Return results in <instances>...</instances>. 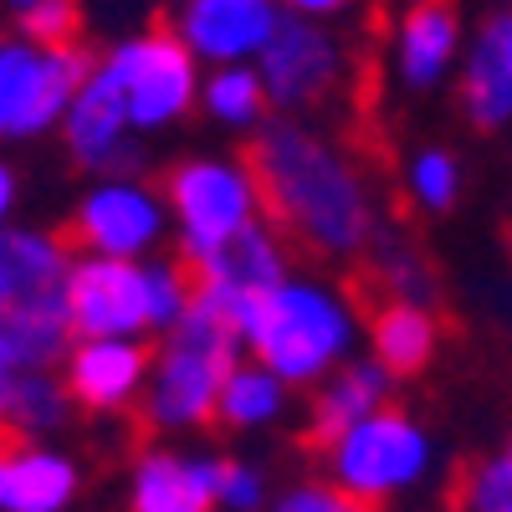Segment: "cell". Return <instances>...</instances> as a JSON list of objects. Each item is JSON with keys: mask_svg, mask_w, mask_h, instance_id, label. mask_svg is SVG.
Here are the masks:
<instances>
[{"mask_svg": "<svg viewBox=\"0 0 512 512\" xmlns=\"http://www.w3.org/2000/svg\"><path fill=\"white\" fill-rule=\"evenodd\" d=\"M251 169L262 180L267 216L313 256L354 262L379 241V205L359 159L308 118L272 113L251 134Z\"/></svg>", "mask_w": 512, "mask_h": 512, "instance_id": "obj_1", "label": "cell"}, {"mask_svg": "<svg viewBox=\"0 0 512 512\" xmlns=\"http://www.w3.org/2000/svg\"><path fill=\"white\" fill-rule=\"evenodd\" d=\"M359 308L354 297L313 272H292L241 313V344L251 359L277 369L287 384H323L359 349Z\"/></svg>", "mask_w": 512, "mask_h": 512, "instance_id": "obj_2", "label": "cell"}, {"mask_svg": "<svg viewBox=\"0 0 512 512\" xmlns=\"http://www.w3.org/2000/svg\"><path fill=\"white\" fill-rule=\"evenodd\" d=\"M241 349V308L221 292L195 287L190 313L154 349V374L139 405L149 431H195V425L216 420L226 374L236 369Z\"/></svg>", "mask_w": 512, "mask_h": 512, "instance_id": "obj_3", "label": "cell"}, {"mask_svg": "<svg viewBox=\"0 0 512 512\" xmlns=\"http://www.w3.org/2000/svg\"><path fill=\"white\" fill-rule=\"evenodd\" d=\"M159 190L169 200V226H175L180 262H190V267H200L226 241L251 231L267 210V195H262V180H256L251 159H236V154L175 159Z\"/></svg>", "mask_w": 512, "mask_h": 512, "instance_id": "obj_4", "label": "cell"}, {"mask_svg": "<svg viewBox=\"0 0 512 512\" xmlns=\"http://www.w3.org/2000/svg\"><path fill=\"white\" fill-rule=\"evenodd\" d=\"M103 77L118 88L128 118H134V128L144 139L154 134H169L175 123H185L200 103V57L185 47V41L175 31H134L113 41V47L98 57Z\"/></svg>", "mask_w": 512, "mask_h": 512, "instance_id": "obj_5", "label": "cell"}, {"mask_svg": "<svg viewBox=\"0 0 512 512\" xmlns=\"http://www.w3.org/2000/svg\"><path fill=\"white\" fill-rule=\"evenodd\" d=\"M98 72V57L72 47H47L31 36H11L0 47V139L31 144L67 123L82 82Z\"/></svg>", "mask_w": 512, "mask_h": 512, "instance_id": "obj_6", "label": "cell"}, {"mask_svg": "<svg viewBox=\"0 0 512 512\" xmlns=\"http://www.w3.org/2000/svg\"><path fill=\"white\" fill-rule=\"evenodd\" d=\"M328 472L333 482L364 497V502H384L405 487H415L431 466V436L420 431V420L384 405L369 420H359L354 431H344L328 451Z\"/></svg>", "mask_w": 512, "mask_h": 512, "instance_id": "obj_7", "label": "cell"}, {"mask_svg": "<svg viewBox=\"0 0 512 512\" xmlns=\"http://www.w3.org/2000/svg\"><path fill=\"white\" fill-rule=\"evenodd\" d=\"M169 236H175L169 200H164V190H154L139 175H98L72 205V241L82 251L149 262Z\"/></svg>", "mask_w": 512, "mask_h": 512, "instance_id": "obj_8", "label": "cell"}, {"mask_svg": "<svg viewBox=\"0 0 512 512\" xmlns=\"http://www.w3.org/2000/svg\"><path fill=\"white\" fill-rule=\"evenodd\" d=\"M256 72H262L277 113L303 118L308 108H323L338 93V82L349 72V57H344V41L328 31V21H308V16L287 11L282 31L256 57Z\"/></svg>", "mask_w": 512, "mask_h": 512, "instance_id": "obj_9", "label": "cell"}, {"mask_svg": "<svg viewBox=\"0 0 512 512\" xmlns=\"http://www.w3.org/2000/svg\"><path fill=\"white\" fill-rule=\"evenodd\" d=\"M67 303H72L77 338H144V333H154L149 262L82 251L72 262Z\"/></svg>", "mask_w": 512, "mask_h": 512, "instance_id": "obj_10", "label": "cell"}, {"mask_svg": "<svg viewBox=\"0 0 512 512\" xmlns=\"http://www.w3.org/2000/svg\"><path fill=\"white\" fill-rule=\"evenodd\" d=\"M282 21V0H175V36L205 67L256 62Z\"/></svg>", "mask_w": 512, "mask_h": 512, "instance_id": "obj_11", "label": "cell"}, {"mask_svg": "<svg viewBox=\"0 0 512 512\" xmlns=\"http://www.w3.org/2000/svg\"><path fill=\"white\" fill-rule=\"evenodd\" d=\"M62 144L88 175H139L144 169V134L134 128L103 67L82 82V93L62 123Z\"/></svg>", "mask_w": 512, "mask_h": 512, "instance_id": "obj_12", "label": "cell"}, {"mask_svg": "<svg viewBox=\"0 0 512 512\" xmlns=\"http://www.w3.org/2000/svg\"><path fill=\"white\" fill-rule=\"evenodd\" d=\"M62 374L82 410L118 415V410L144 405L154 354L144 349V338H77Z\"/></svg>", "mask_w": 512, "mask_h": 512, "instance_id": "obj_13", "label": "cell"}, {"mask_svg": "<svg viewBox=\"0 0 512 512\" xmlns=\"http://www.w3.org/2000/svg\"><path fill=\"white\" fill-rule=\"evenodd\" d=\"M466 36L451 0H415L395 31V77L405 93H436L451 72H461Z\"/></svg>", "mask_w": 512, "mask_h": 512, "instance_id": "obj_14", "label": "cell"}, {"mask_svg": "<svg viewBox=\"0 0 512 512\" xmlns=\"http://www.w3.org/2000/svg\"><path fill=\"white\" fill-rule=\"evenodd\" d=\"M72 246L47 226H6L0 231V308L67 303Z\"/></svg>", "mask_w": 512, "mask_h": 512, "instance_id": "obj_15", "label": "cell"}, {"mask_svg": "<svg viewBox=\"0 0 512 512\" xmlns=\"http://www.w3.org/2000/svg\"><path fill=\"white\" fill-rule=\"evenodd\" d=\"M456 98L466 123H477L482 134L512 123V6H502L472 41L456 72Z\"/></svg>", "mask_w": 512, "mask_h": 512, "instance_id": "obj_16", "label": "cell"}, {"mask_svg": "<svg viewBox=\"0 0 512 512\" xmlns=\"http://www.w3.org/2000/svg\"><path fill=\"white\" fill-rule=\"evenodd\" d=\"M226 461L180 456V451H144L128 482V512H210L221 502Z\"/></svg>", "mask_w": 512, "mask_h": 512, "instance_id": "obj_17", "label": "cell"}, {"mask_svg": "<svg viewBox=\"0 0 512 512\" xmlns=\"http://www.w3.org/2000/svg\"><path fill=\"white\" fill-rule=\"evenodd\" d=\"M282 277H292V262H287V246H282L277 226H267V221H256L251 231H241L236 241H226L216 256H205L195 267V282L231 297L241 313H246L251 297H262Z\"/></svg>", "mask_w": 512, "mask_h": 512, "instance_id": "obj_18", "label": "cell"}, {"mask_svg": "<svg viewBox=\"0 0 512 512\" xmlns=\"http://www.w3.org/2000/svg\"><path fill=\"white\" fill-rule=\"evenodd\" d=\"M390 384L395 374L384 369L374 354L369 359H349L344 369H333L323 384H318V395H313V415H308V441L318 451H328L344 431H354L359 420H369L374 410L390 405Z\"/></svg>", "mask_w": 512, "mask_h": 512, "instance_id": "obj_19", "label": "cell"}, {"mask_svg": "<svg viewBox=\"0 0 512 512\" xmlns=\"http://www.w3.org/2000/svg\"><path fill=\"white\" fill-rule=\"evenodd\" d=\"M72 497H77L72 456L36 446V441H6V456H0V507L6 512H62Z\"/></svg>", "mask_w": 512, "mask_h": 512, "instance_id": "obj_20", "label": "cell"}, {"mask_svg": "<svg viewBox=\"0 0 512 512\" xmlns=\"http://www.w3.org/2000/svg\"><path fill=\"white\" fill-rule=\"evenodd\" d=\"M77 344L72 303L0 308V374L16 369H62Z\"/></svg>", "mask_w": 512, "mask_h": 512, "instance_id": "obj_21", "label": "cell"}, {"mask_svg": "<svg viewBox=\"0 0 512 512\" xmlns=\"http://www.w3.org/2000/svg\"><path fill=\"white\" fill-rule=\"evenodd\" d=\"M364 333H369V354L395 379L420 374L441 349V323H436L431 303H405V297H384L364 318Z\"/></svg>", "mask_w": 512, "mask_h": 512, "instance_id": "obj_22", "label": "cell"}, {"mask_svg": "<svg viewBox=\"0 0 512 512\" xmlns=\"http://www.w3.org/2000/svg\"><path fill=\"white\" fill-rule=\"evenodd\" d=\"M72 384L57 369H16L0 374V415H6V441H41L72 420Z\"/></svg>", "mask_w": 512, "mask_h": 512, "instance_id": "obj_23", "label": "cell"}, {"mask_svg": "<svg viewBox=\"0 0 512 512\" xmlns=\"http://www.w3.org/2000/svg\"><path fill=\"white\" fill-rule=\"evenodd\" d=\"M200 113L221 128V134H262V123L277 113L267 98V82L256 72V62L236 67H210L200 88Z\"/></svg>", "mask_w": 512, "mask_h": 512, "instance_id": "obj_24", "label": "cell"}, {"mask_svg": "<svg viewBox=\"0 0 512 512\" xmlns=\"http://www.w3.org/2000/svg\"><path fill=\"white\" fill-rule=\"evenodd\" d=\"M287 390L292 384L277 369H267L262 359H236V369L226 374L216 420L226 431H262V425L287 415Z\"/></svg>", "mask_w": 512, "mask_h": 512, "instance_id": "obj_25", "label": "cell"}, {"mask_svg": "<svg viewBox=\"0 0 512 512\" xmlns=\"http://www.w3.org/2000/svg\"><path fill=\"white\" fill-rule=\"evenodd\" d=\"M405 195L415 200V210L425 216H446L461 200V159L446 144H425L410 154L405 164Z\"/></svg>", "mask_w": 512, "mask_h": 512, "instance_id": "obj_26", "label": "cell"}, {"mask_svg": "<svg viewBox=\"0 0 512 512\" xmlns=\"http://www.w3.org/2000/svg\"><path fill=\"white\" fill-rule=\"evenodd\" d=\"M369 262H374V282L384 287V297H405V303H431L436 297V272L425 267V256L410 241L379 236Z\"/></svg>", "mask_w": 512, "mask_h": 512, "instance_id": "obj_27", "label": "cell"}, {"mask_svg": "<svg viewBox=\"0 0 512 512\" xmlns=\"http://www.w3.org/2000/svg\"><path fill=\"white\" fill-rule=\"evenodd\" d=\"M456 512H512V477L507 461H477L456 482Z\"/></svg>", "mask_w": 512, "mask_h": 512, "instance_id": "obj_28", "label": "cell"}, {"mask_svg": "<svg viewBox=\"0 0 512 512\" xmlns=\"http://www.w3.org/2000/svg\"><path fill=\"white\" fill-rule=\"evenodd\" d=\"M77 26H82V6H77V0H41V6H31L26 16H16V36L47 41V47H72Z\"/></svg>", "mask_w": 512, "mask_h": 512, "instance_id": "obj_29", "label": "cell"}, {"mask_svg": "<svg viewBox=\"0 0 512 512\" xmlns=\"http://www.w3.org/2000/svg\"><path fill=\"white\" fill-rule=\"evenodd\" d=\"M272 512H379V502H364L338 482H303V487L282 492Z\"/></svg>", "mask_w": 512, "mask_h": 512, "instance_id": "obj_30", "label": "cell"}, {"mask_svg": "<svg viewBox=\"0 0 512 512\" xmlns=\"http://www.w3.org/2000/svg\"><path fill=\"white\" fill-rule=\"evenodd\" d=\"M262 497H267L262 472L246 466V461H226V472H221V502L236 507V512H256V507H262Z\"/></svg>", "mask_w": 512, "mask_h": 512, "instance_id": "obj_31", "label": "cell"}, {"mask_svg": "<svg viewBox=\"0 0 512 512\" xmlns=\"http://www.w3.org/2000/svg\"><path fill=\"white\" fill-rule=\"evenodd\" d=\"M282 6L292 16H308V21H333V16H344L354 0H282Z\"/></svg>", "mask_w": 512, "mask_h": 512, "instance_id": "obj_32", "label": "cell"}, {"mask_svg": "<svg viewBox=\"0 0 512 512\" xmlns=\"http://www.w3.org/2000/svg\"><path fill=\"white\" fill-rule=\"evenodd\" d=\"M16 205H21V175H16V164H0V216H16Z\"/></svg>", "mask_w": 512, "mask_h": 512, "instance_id": "obj_33", "label": "cell"}, {"mask_svg": "<svg viewBox=\"0 0 512 512\" xmlns=\"http://www.w3.org/2000/svg\"><path fill=\"white\" fill-rule=\"evenodd\" d=\"M31 6H41V0H6V11H11V16H26Z\"/></svg>", "mask_w": 512, "mask_h": 512, "instance_id": "obj_34", "label": "cell"}, {"mask_svg": "<svg viewBox=\"0 0 512 512\" xmlns=\"http://www.w3.org/2000/svg\"><path fill=\"white\" fill-rule=\"evenodd\" d=\"M502 461H507V477H512V441H507V456Z\"/></svg>", "mask_w": 512, "mask_h": 512, "instance_id": "obj_35", "label": "cell"}, {"mask_svg": "<svg viewBox=\"0 0 512 512\" xmlns=\"http://www.w3.org/2000/svg\"><path fill=\"white\" fill-rule=\"evenodd\" d=\"M507 262H512V241H507Z\"/></svg>", "mask_w": 512, "mask_h": 512, "instance_id": "obj_36", "label": "cell"}, {"mask_svg": "<svg viewBox=\"0 0 512 512\" xmlns=\"http://www.w3.org/2000/svg\"><path fill=\"white\" fill-rule=\"evenodd\" d=\"M502 6H512V0H502Z\"/></svg>", "mask_w": 512, "mask_h": 512, "instance_id": "obj_37", "label": "cell"}]
</instances>
